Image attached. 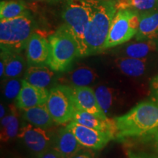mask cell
Returning a JSON list of instances; mask_svg holds the SVG:
<instances>
[{"mask_svg": "<svg viewBox=\"0 0 158 158\" xmlns=\"http://www.w3.org/2000/svg\"><path fill=\"white\" fill-rule=\"evenodd\" d=\"M92 13L91 0H66L62 12L64 24L73 35L78 48V56H81L86 29Z\"/></svg>", "mask_w": 158, "mask_h": 158, "instance_id": "obj_5", "label": "cell"}, {"mask_svg": "<svg viewBox=\"0 0 158 158\" xmlns=\"http://www.w3.org/2000/svg\"><path fill=\"white\" fill-rule=\"evenodd\" d=\"M97 77L98 75L93 69L82 65L70 71L68 74V79L71 86H88L96 80Z\"/></svg>", "mask_w": 158, "mask_h": 158, "instance_id": "obj_21", "label": "cell"}, {"mask_svg": "<svg viewBox=\"0 0 158 158\" xmlns=\"http://www.w3.org/2000/svg\"><path fill=\"white\" fill-rule=\"evenodd\" d=\"M127 156L128 158H158V155L149 154L144 152H134L127 150Z\"/></svg>", "mask_w": 158, "mask_h": 158, "instance_id": "obj_27", "label": "cell"}, {"mask_svg": "<svg viewBox=\"0 0 158 158\" xmlns=\"http://www.w3.org/2000/svg\"><path fill=\"white\" fill-rule=\"evenodd\" d=\"M149 137H151L152 138V140L154 141V144H155V149L158 152V133L155 134V135H153L149 136ZM149 137H148V138H149Z\"/></svg>", "mask_w": 158, "mask_h": 158, "instance_id": "obj_33", "label": "cell"}, {"mask_svg": "<svg viewBox=\"0 0 158 158\" xmlns=\"http://www.w3.org/2000/svg\"><path fill=\"white\" fill-rule=\"evenodd\" d=\"M116 138L149 137L158 133V102L143 101L124 115L114 118Z\"/></svg>", "mask_w": 158, "mask_h": 158, "instance_id": "obj_1", "label": "cell"}, {"mask_svg": "<svg viewBox=\"0 0 158 158\" xmlns=\"http://www.w3.org/2000/svg\"><path fill=\"white\" fill-rule=\"evenodd\" d=\"M95 1H104V0H95Z\"/></svg>", "mask_w": 158, "mask_h": 158, "instance_id": "obj_36", "label": "cell"}, {"mask_svg": "<svg viewBox=\"0 0 158 158\" xmlns=\"http://www.w3.org/2000/svg\"><path fill=\"white\" fill-rule=\"evenodd\" d=\"M51 148L62 158H72L82 149V146L74 134L65 127L59 130L54 137Z\"/></svg>", "mask_w": 158, "mask_h": 158, "instance_id": "obj_13", "label": "cell"}, {"mask_svg": "<svg viewBox=\"0 0 158 158\" xmlns=\"http://www.w3.org/2000/svg\"><path fill=\"white\" fill-rule=\"evenodd\" d=\"M115 64L123 74L131 77H139L143 75L147 70V59L122 56L116 59Z\"/></svg>", "mask_w": 158, "mask_h": 158, "instance_id": "obj_18", "label": "cell"}, {"mask_svg": "<svg viewBox=\"0 0 158 158\" xmlns=\"http://www.w3.org/2000/svg\"><path fill=\"white\" fill-rule=\"evenodd\" d=\"M35 23L29 11L19 17L0 21L1 51L20 53L35 32Z\"/></svg>", "mask_w": 158, "mask_h": 158, "instance_id": "obj_3", "label": "cell"}, {"mask_svg": "<svg viewBox=\"0 0 158 158\" xmlns=\"http://www.w3.org/2000/svg\"><path fill=\"white\" fill-rule=\"evenodd\" d=\"M18 137L22 140L31 155L37 158L51 149L54 137L45 128L28 124L20 129Z\"/></svg>", "mask_w": 158, "mask_h": 158, "instance_id": "obj_8", "label": "cell"}, {"mask_svg": "<svg viewBox=\"0 0 158 158\" xmlns=\"http://www.w3.org/2000/svg\"><path fill=\"white\" fill-rule=\"evenodd\" d=\"M95 95L100 108L105 113L109 111L115 100V91L106 86H100L96 89Z\"/></svg>", "mask_w": 158, "mask_h": 158, "instance_id": "obj_24", "label": "cell"}, {"mask_svg": "<svg viewBox=\"0 0 158 158\" xmlns=\"http://www.w3.org/2000/svg\"><path fill=\"white\" fill-rule=\"evenodd\" d=\"M47 109L56 124L72 121L76 108L71 86L58 85L49 91L45 102Z\"/></svg>", "mask_w": 158, "mask_h": 158, "instance_id": "obj_7", "label": "cell"}, {"mask_svg": "<svg viewBox=\"0 0 158 158\" xmlns=\"http://www.w3.org/2000/svg\"><path fill=\"white\" fill-rule=\"evenodd\" d=\"M28 64L36 66H48L51 47L48 39L35 31L26 47Z\"/></svg>", "mask_w": 158, "mask_h": 158, "instance_id": "obj_10", "label": "cell"}, {"mask_svg": "<svg viewBox=\"0 0 158 158\" xmlns=\"http://www.w3.org/2000/svg\"><path fill=\"white\" fill-rule=\"evenodd\" d=\"M5 71V60L3 57L1 56V62H0V76L1 78L4 77Z\"/></svg>", "mask_w": 158, "mask_h": 158, "instance_id": "obj_32", "label": "cell"}, {"mask_svg": "<svg viewBox=\"0 0 158 158\" xmlns=\"http://www.w3.org/2000/svg\"><path fill=\"white\" fill-rule=\"evenodd\" d=\"M140 13L132 8L118 10L115 14L105 43L103 49L123 44L137 34Z\"/></svg>", "mask_w": 158, "mask_h": 158, "instance_id": "obj_6", "label": "cell"}, {"mask_svg": "<svg viewBox=\"0 0 158 158\" xmlns=\"http://www.w3.org/2000/svg\"><path fill=\"white\" fill-rule=\"evenodd\" d=\"M48 95L49 91L46 88L35 86L23 79L21 91L15 99V105L21 110L40 106L46 102Z\"/></svg>", "mask_w": 158, "mask_h": 158, "instance_id": "obj_12", "label": "cell"}, {"mask_svg": "<svg viewBox=\"0 0 158 158\" xmlns=\"http://www.w3.org/2000/svg\"><path fill=\"white\" fill-rule=\"evenodd\" d=\"M60 155L56 152L55 150H54L51 148V149H48V151L45 152V153H43L42 155H40L37 158H61Z\"/></svg>", "mask_w": 158, "mask_h": 158, "instance_id": "obj_30", "label": "cell"}, {"mask_svg": "<svg viewBox=\"0 0 158 158\" xmlns=\"http://www.w3.org/2000/svg\"><path fill=\"white\" fill-rule=\"evenodd\" d=\"M27 10V5L22 0L1 1L0 3V21L8 20L24 14Z\"/></svg>", "mask_w": 158, "mask_h": 158, "instance_id": "obj_23", "label": "cell"}, {"mask_svg": "<svg viewBox=\"0 0 158 158\" xmlns=\"http://www.w3.org/2000/svg\"><path fill=\"white\" fill-rule=\"evenodd\" d=\"M72 158H94V157L93 154L90 151L81 149Z\"/></svg>", "mask_w": 158, "mask_h": 158, "instance_id": "obj_29", "label": "cell"}, {"mask_svg": "<svg viewBox=\"0 0 158 158\" xmlns=\"http://www.w3.org/2000/svg\"><path fill=\"white\" fill-rule=\"evenodd\" d=\"M73 94L75 106L78 110L94 114L98 117L107 118V116L100 108L95 92L89 86H70Z\"/></svg>", "mask_w": 158, "mask_h": 158, "instance_id": "obj_11", "label": "cell"}, {"mask_svg": "<svg viewBox=\"0 0 158 158\" xmlns=\"http://www.w3.org/2000/svg\"><path fill=\"white\" fill-rule=\"evenodd\" d=\"M72 121L94 130L110 132L114 133L116 137V128L114 118H102L86 111L76 109Z\"/></svg>", "mask_w": 158, "mask_h": 158, "instance_id": "obj_14", "label": "cell"}, {"mask_svg": "<svg viewBox=\"0 0 158 158\" xmlns=\"http://www.w3.org/2000/svg\"><path fill=\"white\" fill-rule=\"evenodd\" d=\"M22 86V80L17 78H7L3 86L4 95L8 100H14L19 95Z\"/></svg>", "mask_w": 158, "mask_h": 158, "instance_id": "obj_25", "label": "cell"}, {"mask_svg": "<svg viewBox=\"0 0 158 158\" xmlns=\"http://www.w3.org/2000/svg\"><path fill=\"white\" fill-rule=\"evenodd\" d=\"M51 47L49 68L55 72H64L78 56V45L65 24L61 26L48 37Z\"/></svg>", "mask_w": 158, "mask_h": 158, "instance_id": "obj_4", "label": "cell"}, {"mask_svg": "<svg viewBox=\"0 0 158 158\" xmlns=\"http://www.w3.org/2000/svg\"><path fill=\"white\" fill-rule=\"evenodd\" d=\"M30 1H35V2H40V1H44V0H30Z\"/></svg>", "mask_w": 158, "mask_h": 158, "instance_id": "obj_35", "label": "cell"}, {"mask_svg": "<svg viewBox=\"0 0 158 158\" xmlns=\"http://www.w3.org/2000/svg\"><path fill=\"white\" fill-rule=\"evenodd\" d=\"M92 13L86 29L81 56L95 54L103 51L108 33L118 9L116 0H91Z\"/></svg>", "mask_w": 158, "mask_h": 158, "instance_id": "obj_2", "label": "cell"}, {"mask_svg": "<svg viewBox=\"0 0 158 158\" xmlns=\"http://www.w3.org/2000/svg\"><path fill=\"white\" fill-rule=\"evenodd\" d=\"M135 37L137 41L158 38V8L140 13L139 26Z\"/></svg>", "mask_w": 158, "mask_h": 158, "instance_id": "obj_15", "label": "cell"}, {"mask_svg": "<svg viewBox=\"0 0 158 158\" xmlns=\"http://www.w3.org/2000/svg\"><path fill=\"white\" fill-rule=\"evenodd\" d=\"M1 56L5 60V71L3 78H14L21 76L24 70L25 61L20 53L1 51Z\"/></svg>", "mask_w": 158, "mask_h": 158, "instance_id": "obj_19", "label": "cell"}, {"mask_svg": "<svg viewBox=\"0 0 158 158\" xmlns=\"http://www.w3.org/2000/svg\"><path fill=\"white\" fill-rule=\"evenodd\" d=\"M158 45L155 40H141L135 43H130L124 49L125 56L132 58H146L150 53L157 51Z\"/></svg>", "mask_w": 158, "mask_h": 158, "instance_id": "obj_20", "label": "cell"}, {"mask_svg": "<svg viewBox=\"0 0 158 158\" xmlns=\"http://www.w3.org/2000/svg\"><path fill=\"white\" fill-rule=\"evenodd\" d=\"M54 70L46 66L30 65L26 70L23 80L41 88H47L54 78Z\"/></svg>", "mask_w": 158, "mask_h": 158, "instance_id": "obj_16", "label": "cell"}, {"mask_svg": "<svg viewBox=\"0 0 158 158\" xmlns=\"http://www.w3.org/2000/svg\"><path fill=\"white\" fill-rule=\"evenodd\" d=\"M130 8L143 13L158 8V0H131Z\"/></svg>", "mask_w": 158, "mask_h": 158, "instance_id": "obj_26", "label": "cell"}, {"mask_svg": "<svg viewBox=\"0 0 158 158\" xmlns=\"http://www.w3.org/2000/svg\"><path fill=\"white\" fill-rule=\"evenodd\" d=\"M19 121L15 108L12 110V113L1 118V141L7 142L18 136L19 133Z\"/></svg>", "mask_w": 158, "mask_h": 158, "instance_id": "obj_22", "label": "cell"}, {"mask_svg": "<svg viewBox=\"0 0 158 158\" xmlns=\"http://www.w3.org/2000/svg\"><path fill=\"white\" fill-rule=\"evenodd\" d=\"M150 92L154 101L158 102V74L150 81Z\"/></svg>", "mask_w": 158, "mask_h": 158, "instance_id": "obj_28", "label": "cell"}, {"mask_svg": "<svg viewBox=\"0 0 158 158\" xmlns=\"http://www.w3.org/2000/svg\"><path fill=\"white\" fill-rule=\"evenodd\" d=\"M0 109H1V113H0V117L1 118H2L3 117H5V107L2 104H1V106H0Z\"/></svg>", "mask_w": 158, "mask_h": 158, "instance_id": "obj_34", "label": "cell"}, {"mask_svg": "<svg viewBox=\"0 0 158 158\" xmlns=\"http://www.w3.org/2000/svg\"><path fill=\"white\" fill-rule=\"evenodd\" d=\"M61 158H62V157H61Z\"/></svg>", "mask_w": 158, "mask_h": 158, "instance_id": "obj_37", "label": "cell"}, {"mask_svg": "<svg viewBox=\"0 0 158 158\" xmlns=\"http://www.w3.org/2000/svg\"><path fill=\"white\" fill-rule=\"evenodd\" d=\"M66 127L74 134L81 145L89 149L100 150L111 140L116 139L114 133L92 129L74 121H71Z\"/></svg>", "mask_w": 158, "mask_h": 158, "instance_id": "obj_9", "label": "cell"}, {"mask_svg": "<svg viewBox=\"0 0 158 158\" xmlns=\"http://www.w3.org/2000/svg\"><path fill=\"white\" fill-rule=\"evenodd\" d=\"M23 117L33 125L45 129L50 127L55 122L47 109L45 103L23 109Z\"/></svg>", "mask_w": 158, "mask_h": 158, "instance_id": "obj_17", "label": "cell"}, {"mask_svg": "<svg viewBox=\"0 0 158 158\" xmlns=\"http://www.w3.org/2000/svg\"><path fill=\"white\" fill-rule=\"evenodd\" d=\"M118 10L127 9L131 7V0H116Z\"/></svg>", "mask_w": 158, "mask_h": 158, "instance_id": "obj_31", "label": "cell"}]
</instances>
